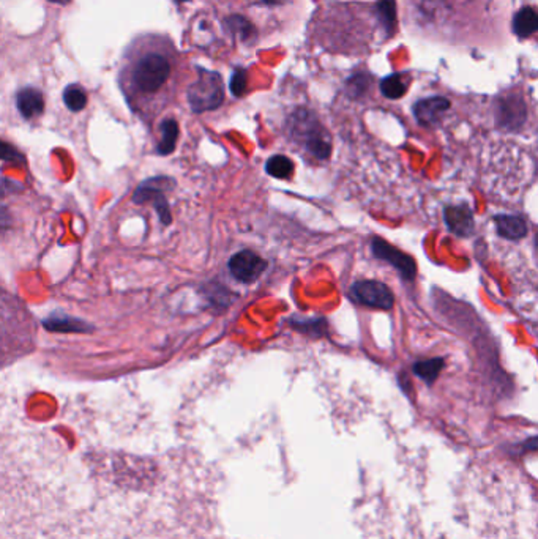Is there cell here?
Returning a JSON list of instances; mask_svg holds the SVG:
<instances>
[{
	"mask_svg": "<svg viewBox=\"0 0 538 539\" xmlns=\"http://www.w3.org/2000/svg\"><path fill=\"white\" fill-rule=\"evenodd\" d=\"M37 322L23 300L0 285V364L31 355L37 346Z\"/></svg>",
	"mask_w": 538,
	"mask_h": 539,
	"instance_id": "6da1fadb",
	"label": "cell"
},
{
	"mask_svg": "<svg viewBox=\"0 0 538 539\" xmlns=\"http://www.w3.org/2000/svg\"><path fill=\"white\" fill-rule=\"evenodd\" d=\"M289 131L292 138L302 143L306 152L318 160H328L332 155V139L313 112L298 109L291 117Z\"/></svg>",
	"mask_w": 538,
	"mask_h": 539,
	"instance_id": "7a4b0ae2",
	"label": "cell"
},
{
	"mask_svg": "<svg viewBox=\"0 0 538 539\" xmlns=\"http://www.w3.org/2000/svg\"><path fill=\"white\" fill-rule=\"evenodd\" d=\"M199 76L188 89V103L193 112L203 114L215 111L225 102V87L217 71L198 68Z\"/></svg>",
	"mask_w": 538,
	"mask_h": 539,
	"instance_id": "3957f363",
	"label": "cell"
},
{
	"mask_svg": "<svg viewBox=\"0 0 538 539\" xmlns=\"http://www.w3.org/2000/svg\"><path fill=\"white\" fill-rule=\"evenodd\" d=\"M171 75V63L161 54H147L136 63L133 70V85L142 95H152L160 90Z\"/></svg>",
	"mask_w": 538,
	"mask_h": 539,
	"instance_id": "277c9868",
	"label": "cell"
},
{
	"mask_svg": "<svg viewBox=\"0 0 538 539\" xmlns=\"http://www.w3.org/2000/svg\"><path fill=\"white\" fill-rule=\"evenodd\" d=\"M350 298L363 306L382 309V311H390L394 305L393 292L389 285H385L381 281H357L350 287Z\"/></svg>",
	"mask_w": 538,
	"mask_h": 539,
	"instance_id": "5b68a950",
	"label": "cell"
},
{
	"mask_svg": "<svg viewBox=\"0 0 538 539\" xmlns=\"http://www.w3.org/2000/svg\"><path fill=\"white\" fill-rule=\"evenodd\" d=\"M371 253L379 261H384L390 263L393 268H397L404 281H414L415 275H417V263H415L414 257L403 253V251L394 248L392 243L385 241L379 236H375L371 240Z\"/></svg>",
	"mask_w": 538,
	"mask_h": 539,
	"instance_id": "8992f818",
	"label": "cell"
},
{
	"mask_svg": "<svg viewBox=\"0 0 538 539\" xmlns=\"http://www.w3.org/2000/svg\"><path fill=\"white\" fill-rule=\"evenodd\" d=\"M229 271L240 283H254L264 270L267 268V262L251 249H243L234 254L229 261Z\"/></svg>",
	"mask_w": 538,
	"mask_h": 539,
	"instance_id": "52a82bcc",
	"label": "cell"
},
{
	"mask_svg": "<svg viewBox=\"0 0 538 539\" xmlns=\"http://www.w3.org/2000/svg\"><path fill=\"white\" fill-rule=\"evenodd\" d=\"M527 117V107L521 97L500 98L496 107L497 125L504 129H518Z\"/></svg>",
	"mask_w": 538,
	"mask_h": 539,
	"instance_id": "ba28073f",
	"label": "cell"
},
{
	"mask_svg": "<svg viewBox=\"0 0 538 539\" xmlns=\"http://www.w3.org/2000/svg\"><path fill=\"white\" fill-rule=\"evenodd\" d=\"M450 109V102L443 97L423 98L414 104V116L421 126H433L441 121L442 116Z\"/></svg>",
	"mask_w": 538,
	"mask_h": 539,
	"instance_id": "9c48e42d",
	"label": "cell"
},
{
	"mask_svg": "<svg viewBox=\"0 0 538 539\" xmlns=\"http://www.w3.org/2000/svg\"><path fill=\"white\" fill-rule=\"evenodd\" d=\"M443 219L450 229L458 236H470L475 231V222H473V213L466 204L448 205L443 210Z\"/></svg>",
	"mask_w": 538,
	"mask_h": 539,
	"instance_id": "30bf717a",
	"label": "cell"
},
{
	"mask_svg": "<svg viewBox=\"0 0 538 539\" xmlns=\"http://www.w3.org/2000/svg\"><path fill=\"white\" fill-rule=\"evenodd\" d=\"M497 234L505 240H521L527 235V222L518 214H497L494 217Z\"/></svg>",
	"mask_w": 538,
	"mask_h": 539,
	"instance_id": "8fae6325",
	"label": "cell"
},
{
	"mask_svg": "<svg viewBox=\"0 0 538 539\" xmlns=\"http://www.w3.org/2000/svg\"><path fill=\"white\" fill-rule=\"evenodd\" d=\"M16 103L19 112L26 119L38 117L43 109H45V98H43V93L37 89L28 87L21 90L16 97Z\"/></svg>",
	"mask_w": 538,
	"mask_h": 539,
	"instance_id": "7c38bea8",
	"label": "cell"
},
{
	"mask_svg": "<svg viewBox=\"0 0 538 539\" xmlns=\"http://www.w3.org/2000/svg\"><path fill=\"white\" fill-rule=\"evenodd\" d=\"M538 28V14L532 6H524L513 18V32L516 37L529 38Z\"/></svg>",
	"mask_w": 538,
	"mask_h": 539,
	"instance_id": "4fadbf2b",
	"label": "cell"
},
{
	"mask_svg": "<svg viewBox=\"0 0 538 539\" xmlns=\"http://www.w3.org/2000/svg\"><path fill=\"white\" fill-rule=\"evenodd\" d=\"M225 26L234 37L242 40L247 45H251L257 40V31L256 27L249 23L247 18L240 16V14H232L225 21Z\"/></svg>",
	"mask_w": 538,
	"mask_h": 539,
	"instance_id": "5bb4252c",
	"label": "cell"
},
{
	"mask_svg": "<svg viewBox=\"0 0 538 539\" xmlns=\"http://www.w3.org/2000/svg\"><path fill=\"white\" fill-rule=\"evenodd\" d=\"M289 325L297 330V332L308 334L311 337H322L327 334L328 322L324 317H316V319H289Z\"/></svg>",
	"mask_w": 538,
	"mask_h": 539,
	"instance_id": "9a60e30c",
	"label": "cell"
},
{
	"mask_svg": "<svg viewBox=\"0 0 538 539\" xmlns=\"http://www.w3.org/2000/svg\"><path fill=\"white\" fill-rule=\"evenodd\" d=\"M443 366H446V359L443 358H431L425 359V361H417L414 364L412 371L415 376L425 380V382L431 386L436 382V379L439 377Z\"/></svg>",
	"mask_w": 538,
	"mask_h": 539,
	"instance_id": "2e32d148",
	"label": "cell"
},
{
	"mask_svg": "<svg viewBox=\"0 0 538 539\" xmlns=\"http://www.w3.org/2000/svg\"><path fill=\"white\" fill-rule=\"evenodd\" d=\"M376 11H377V18L381 19V23L385 28L387 35L392 37L398 23L397 2H394V0H379L376 5Z\"/></svg>",
	"mask_w": 538,
	"mask_h": 539,
	"instance_id": "e0dca14e",
	"label": "cell"
},
{
	"mask_svg": "<svg viewBox=\"0 0 538 539\" xmlns=\"http://www.w3.org/2000/svg\"><path fill=\"white\" fill-rule=\"evenodd\" d=\"M265 170H267L269 175L275 178H291L294 174V163L288 156L275 155L270 156L265 163Z\"/></svg>",
	"mask_w": 538,
	"mask_h": 539,
	"instance_id": "ac0fdd59",
	"label": "cell"
},
{
	"mask_svg": "<svg viewBox=\"0 0 538 539\" xmlns=\"http://www.w3.org/2000/svg\"><path fill=\"white\" fill-rule=\"evenodd\" d=\"M177 138H178L177 121L172 119L164 120L161 125V141H160V146H158V153L169 155L174 152Z\"/></svg>",
	"mask_w": 538,
	"mask_h": 539,
	"instance_id": "d6986e66",
	"label": "cell"
},
{
	"mask_svg": "<svg viewBox=\"0 0 538 539\" xmlns=\"http://www.w3.org/2000/svg\"><path fill=\"white\" fill-rule=\"evenodd\" d=\"M381 92L385 98L389 99H399L406 95L407 85L399 75L387 76L381 81Z\"/></svg>",
	"mask_w": 538,
	"mask_h": 539,
	"instance_id": "ffe728a7",
	"label": "cell"
},
{
	"mask_svg": "<svg viewBox=\"0 0 538 539\" xmlns=\"http://www.w3.org/2000/svg\"><path fill=\"white\" fill-rule=\"evenodd\" d=\"M63 102H65L70 111L79 112L87 106V95H85V92L79 85H70L63 92Z\"/></svg>",
	"mask_w": 538,
	"mask_h": 539,
	"instance_id": "44dd1931",
	"label": "cell"
},
{
	"mask_svg": "<svg viewBox=\"0 0 538 539\" xmlns=\"http://www.w3.org/2000/svg\"><path fill=\"white\" fill-rule=\"evenodd\" d=\"M348 92L353 98H360L370 89V76L365 73H357L348 79Z\"/></svg>",
	"mask_w": 538,
	"mask_h": 539,
	"instance_id": "7402d4cb",
	"label": "cell"
},
{
	"mask_svg": "<svg viewBox=\"0 0 538 539\" xmlns=\"http://www.w3.org/2000/svg\"><path fill=\"white\" fill-rule=\"evenodd\" d=\"M247 84H248V76L247 71L243 68H235L232 71L231 76V82H229V89H231V93L234 97L240 98L245 95L247 92Z\"/></svg>",
	"mask_w": 538,
	"mask_h": 539,
	"instance_id": "603a6c76",
	"label": "cell"
},
{
	"mask_svg": "<svg viewBox=\"0 0 538 539\" xmlns=\"http://www.w3.org/2000/svg\"><path fill=\"white\" fill-rule=\"evenodd\" d=\"M18 156V152L11 146L5 142H0V158H4V160H16Z\"/></svg>",
	"mask_w": 538,
	"mask_h": 539,
	"instance_id": "cb8c5ba5",
	"label": "cell"
},
{
	"mask_svg": "<svg viewBox=\"0 0 538 539\" xmlns=\"http://www.w3.org/2000/svg\"><path fill=\"white\" fill-rule=\"evenodd\" d=\"M262 2L269 5H279V4H284L286 0H262Z\"/></svg>",
	"mask_w": 538,
	"mask_h": 539,
	"instance_id": "d4e9b609",
	"label": "cell"
},
{
	"mask_svg": "<svg viewBox=\"0 0 538 539\" xmlns=\"http://www.w3.org/2000/svg\"><path fill=\"white\" fill-rule=\"evenodd\" d=\"M177 2H190V0H177Z\"/></svg>",
	"mask_w": 538,
	"mask_h": 539,
	"instance_id": "484cf974",
	"label": "cell"
}]
</instances>
